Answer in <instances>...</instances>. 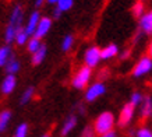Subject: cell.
Segmentation results:
<instances>
[{"instance_id": "cell-1", "label": "cell", "mask_w": 152, "mask_h": 137, "mask_svg": "<svg viewBox=\"0 0 152 137\" xmlns=\"http://www.w3.org/2000/svg\"><path fill=\"white\" fill-rule=\"evenodd\" d=\"M115 124H116L115 115L112 113V112H109V110H105L101 115H98V118L94 122L92 129L96 136H102L105 133H109L112 130H115Z\"/></svg>"}, {"instance_id": "cell-2", "label": "cell", "mask_w": 152, "mask_h": 137, "mask_svg": "<svg viewBox=\"0 0 152 137\" xmlns=\"http://www.w3.org/2000/svg\"><path fill=\"white\" fill-rule=\"evenodd\" d=\"M91 77H92V68L84 66V67H81L77 73L74 74L73 80H71V85L75 90H84V88H87Z\"/></svg>"}, {"instance_id": "cell-3", "label": "cell", "mask_w": 152, "mask_h": 137, "mask_svg": "<svg viewBox=\"0 0 152 137\" xmlns=\"http://www.w3.org/2000/svg\"><path fill=\"white\" fill-rule=\"evenodd\" d=\"M134 115H135V108H134L130 102L124 104L121 110L119 113V119H117V124L120 127H127L134 119Z\"/></svg>"}, {"instance_id": "cell-4", "label": "cell", "mask_w": 152, "mask_h": 137, "mask_svg": "<svg viewBox=\"0 0 152 137\" xmlns=\"http://www.w3.org/2000/svg\"><path fill=\"white\" fill-rule=\"evenodd\" d=\"M152 71V59L149 56H144L137 62V64L133 68V77L140 78L145 74Z\"/></svg>"}, {"instance_id": "cell-5", "label": "cell", "mask_w": 152, "mask_h": 137, "mask_svg": "<svg viewBox=\"0 0 152 137\" xmlns=\"http://www.w3.org/2000/svg\"><path fill=\"white\" fill-rule=\"evenodd\" d=\"M106 92V85L102 81H96L91 84L85 91V101L87 102H94L96 101L99 96H102Z\"/></svg>"}, {"instance_id": "cell-6", "label": "cell", "mask_w": 152, "mask_h": 137, "mask_svg": "<svg viewBox=\"0 0 152 137\" xmlns=\"http://www.w3.org/2000/svg\"><path fill=\"white\" fill-rule=\"evenodd\" d=\"M23 20H24V9L21 4H15L11 10V14H10L9 18V27L14 28L18 31L20 28H23Z\"/></svg>"}, {"instance_id": "cell-7", "label": "cell", "mask_w": 152, "mask_h": 137, "mask_svg": "<svg viewBox=\"0 0 152 137\" xmlns=\"http://www.w3.org/2000/svg\"><path fill=\"white\" fill-rule=\"evenodd\" d=\"M84 62H85V66L89 68L96 67L101 62V49L98 46L88 48L85 50V55H84Z\"/></svg>"}, {"instance_id": "cell-8", "label": "cell", "mask_w": 152, "mask_h": 137, "mask_svg": "<svg viewBox=\"0 0 152 137\" xmlns=\"http://www.w3.org/2000/svg\"><path fill=\"white\" fill-rule=\"evenodd\" d=\"M52 24H53L52 18H49V17H41V20H39V23H38L37 29H35V32H34L32 37L38 38V39L45 38L48 35V32L50 31Z\"/></svg>"}, {"instance_id": "cell-9", "label": "cell", "mask_w": 152, "mask_h": 137, "mask_svg": "<svg viewBox=\"0 0 152 137\" xmlns=\"http://www.w3.org/2000/svg\"><path fill=\"white\" fill-rule=\"evenodd\" d=\"M17 87V77L13 76V74H7L3 81H1V85H0V91L3 95H10L11 92L15 90Z\"/></svg>"}, {"instance_id": "cell-10", "label": "cell", "mask_w": 152, "mask_h": 137, "mask_svg": "<svg viewBox=\"0 0 152 137\" xmlns=\"http://www.w3.org/2000/svg\"><path fill=\"white\" fill-rule=\"evenodd\" d=\"M39 20H41V13L39 11H32L31 15L28 17V21L25 24V27H24V31H25V34H27L28 37H32L34 35Z\"/></svg>"}, {"instance_id": "cell-11", "label": "cell", "mask_w": 152, "mask_h": 137, "mask_svg": "<svg viewBox=\"0 0 152 137\" xmlns=\"http://www.w3.org/2000/svg\"><path fill=\"white\" fill-rule=\"evenodd\" d=\"M140 118L141 120H148L152 118V96L147 95L140 104Z\"/></svg>"}, {"instance_id": "cell-12", "label": "cell", "mask_w": 152, "mask_h": 137, "mask_svg": "<svg viewBox=\"0 0 152 137\" xmlns=\"http://www.w3.org/2000/svg\"><path fill=\"white\" fill-rule=\"evenodd\" d=\"M77 123H78V118H77L75 115H69V116L66 118V120H64V123H63V126H61V129H60V136L61 137L69 136L70 133L75 129Z\"/></svg>"}, {"instance_id": "cell-13", "label": "cell", "mask_w": 152, "mask_h": 137, "mask_svg": "<svg viewBox=\"0 0 152 137\" xmlns=\"http://www.w3.org/2000/svg\"><path fill=\"white\" fill-rule=\"evenodd\" d=\"M140 28L145 35H151L152 34V10L148 13H144L140 17Z\"/></svg>"}, {"instance_id": "cell-14", "label": "cell", "mask_w": 152, "mask_h": 137, "mask_svg": "<svg viewBox=\"0 0 152 137\" xmlns=\"http://www.w3.org/2000/svg\"><path fill=\"white\" fill-rule=\"evenodd\" d=\"M117 55H119V46L116 43H109V45H106L105 48L101 49V60L113 59Z\"/></svg>"}, {"instance_id": "cell-15", "label": "cell", "mask_w": 152, "mask_h": 137, "mask_svg": "<svg viewBox=\"0 0 152 137\" xmlns=\"http://www.w3.org/2000/svg\"><path fill=\"white\" fill-rule=\"evenodd\" d=\"M46 53H48V48L46 45H43L42 43L41 48L37 50V52H34L32 53V57H31V63L34 64V66H39V64L45 60V57H46Z\"/></svg>"}, {"instance_id": "cell-16", "label": "cell", "mask_w": 152, "mask_h": 137, "mask_svg": "<svg viewBox=\"0 0 152 137\" xmlns=\"http://www.w3.org/2000/svg\"><path fill=\"white\" fill-rule=\"evenodd\" d=\"M4 68H6V73L7 74H13V76H15V74L20 71V68H21V63H20V60L13 55L9 59V62L6 63Z\"/></svg>"}, {"instance_id": "cell-17", "label": "cell", "mask_w": 152, "mask_h": 137, "mask_svg": "<svg viewBox=\"0 0 152 137\" xmlns=\"http://www.w3.org/2000/svg\"><path fill=\"white\" fill-rule=\"evenodd\" d=\"M11 118H13L11 110L4 109V110H1V112H0V133H3V132H6V130H7Z\"/></svg>"}, {"instance_id": "cell-18", "label": "cell", "mask_w": 152, "mask_h": 137, "mask_svg": "<svg viewBox=\"0 0 152 137\" xmlns=\"http://www.w3.org/2000/svg\"><path fill=\"white\" fill-rule=\"evenodd\" d=\"M13 56V50L10 45H3L0 46V67H4L6 63L9 62V59Z\"/></svg>"}, {"instance_id": "cell-19", "label": "cell", "mask_w": 152, "mask_h": 137, "mask_svg": "<svg viewBox=\"0 0 152 137\" xmlns=\"http://www.w3.org/2000/svg\"><path fill=\"white\" fill-rule=\"evenodd\" d=\"M42 42L41 39H38L35 37H29L28 38V42H27V50L29 53H34V52H37L39 48H41Z\"/></svg>"}, {"instance_id": "cell-20", "label": "cell", "mask_w": 152, "mask_h": 137, "mask_svg": "<svg viewBox=\"0 0 152 137\" xmlns=\"http://www.w3.org/2000/svg\"><path fill=\"white\" fill-rule=\"evenodd\" d=\"M28 35L25 34V31H24V27L20 28L18 31H17V34H15V37H14V42L17 43L18 46H23V45H27L28 42Z\"/></svg>"}, {"instance_id": "cell-21", "label": "cell", "mask_w": 152, "mask_h": 137, "mask_svg": "<svg viewBox=\"0 0 152 137\" xmlns=\"http://www.w3.org/2000/svg\"><path fill=\"white\" fill-rule=\"evenodd\" d=\"M34 94H35V88L31 85V87H28L25 91L23 92V95H21V98H20V105H27L29 101L32 99Z\"/></svg>"}, {"instance_id": "cell-22", "label": "cell", "mask_w": 152, "mask_h": 137, "mask_svg": "<svg viewBox=\"0 0 152 137\" xmlns=\"http://www.w3.org/2000/svg\"><path fill=\"white\" fill-rule=\"evenodd\" d=\"M28 130H29V126H28V123L23 122V123H20L18 126L15 127L13 137H28Z\"/></svg>"}, {"instance_id": "cell-23", "label": "cell", "mask_w": 152, "mask_h": 137, "mask_svg": "<svg viewBox=\"0 0 152 137\" xmlns=\"http://www.w3.org/2000/svg\"><path fill=\"white\" fill-rule=\"evenodd\" d=\"M73 6H74V0H59L56 3V9L60 10L61 13H66V11L71 10Z\"/></svg>"}, {"instance_id": "cell-24", "label": "cell", "mask_w": 152, "mask_h": 137, "mask_svg": "<svg viewBox=\"0 0 152 137\" xmlns=\"http://www.w3.org/2000/svg\"><path fill=\"white\" fill-rule=\"evenodd\" d=\"M145 13V4H144L142 0H138V1H135L133 6V14L134 17H137V18H140L142 14Z\"/></svg>"}, {"instance_id": "cell-25", "label": "cell", "mask_w": 152, "mask_h": 137, "mask_svg": "<svg viewBox=\"0 0 152 137\" xmlns=\"http://www.w3.org/2000/svg\"><path fill=\"white\" fill-rule=\"evenodd\" d=\"M74 45V37L73 35H66L64 38H63V41H61V50L63 52H69L71 48H73Z\"/></svg>"}, {"instance_id": "cell-26", "label": "cell", "mask_w": 152, "mask_h": 137, "mask_svg": "<svg viewBox=\"0 0 152 137\" xmlns=\"http://www.w3.org/2000/svg\"><path fill=\"white\" fill-rule=\"evenodd\" d=\"M144 99V95L141 94V92L138 91H135L131 94V96H130V104L134 106V108H137V106H140V104L142 102Z\"/></svg>"}, {"instance_id": "cell-27", "label": "cell", "mask_w": 152, "mask_h": 137, "mask_svg": "<svg viewBox=\"0 0 152 137\" xmlns=\"http://www.w3.org/2000/svg\"><path fill=\"white\" fill-rule=\"evenodd\" d=\"M135 137H152V129L147 127V126H141L134 132Z\"/></svg>"}, {"instance_id": "cell-28", "label": "cell", "mask_w": 152, "mask_h": 137, "mask_svg": "<svg viewBox=\"0 0 152 137\" xmlns=\"http://www.w3.org/2000/svg\"><path fill=\"white\" fill-rule=\"evenodd\" d=\"M80 137H96V134L94 132L92 126H85V127L83 129L81 134H80Z\"/></svg>"}, {"instance_id": "cell-29", "label": "cell", "mask_w": 152, "mask_h": 137, "mask_svg": "<svg viewBox=\"0 0 152 137\" xmlns=\"http://www.w3.org/2000/svg\"><path fill=\"white\" fill-rule=\"evenodd\" d=\"M99 137H117V133H116L115 130H112V132L105 133V134H102V136H99Z\"/></svg>"}, {"instance_id": "cell-30", "label": "cell", "mask_w": 152, "mask_h": 137, "mask_svg": "<svg viewBox=\"0 0 152 137\" xmlns=\"http://www.w3.org/2000/svg\"><path fill=\"white\" fill-rule=\"evenodd\" d=\"M61 11H60V10H57V9H55V11H53V18L55 20H59L60 17H61Z\"/></svg>"}, {"instance_id": "cell-31", "label": "cell", "mask_w": 152, "mask_h": 137, "mask_svg": "<svg viewBox=\"0 0 152 137\" xmlns=\"http://www.w3.org/2000/svg\"><path fill=\"white\" fill-rule=\"evenodd\" d=\"M43 3H45V0H35V9H41L42 6H43Z\"/></svg>"}, {"instance_id": "cell-32", "label": "cell", "mask_w": 152, "mask_h": 137, "mask_svg": "<svg viewBox=\"0 0 152 137\" xmlns=\"http://www.w3.org/2000/svg\"><path fill=\"white\" fill-rule=\"evenodd\" d=\"M130 53H131V52L127 49V50H124V52L121 53V56H120V57H121V59H129V57H130Z\"/></svg>"}, {"instance_id": "cell-33", "label": "cell", "mask_w": 152, "mask_h": 137, "mask_svg": "<svg viewBox=\"0 0 152 137\" xmlns=\"http://www.w3.org/2000/svg\"><path fill=\"white\" fill-rule=\"evenodd\" d=\"M148 56L152 59V41L149 42V45H148Z\"/></svg>"}, {"instance_id": "cell-34", "label": "cell", "mask_w": 152, "mask_h": 137, "mask_svg": "<svg viewBox=\"0 0 152 137\" xmlns=\"http://www.w3.org/2000/svg\"><path fill=\"white\" fill-rule=\"evenodd\" d=\"M46 1L49 3V4H56V3H57L59 0H46Z\"/></svg>"}, {"instance_id": "cell-35", "label": "cell", "mask_w": 152, "mask_h": 137, "mask_svg": "<svg viewBox=\"0 0 152 137\" xmlns=\"http://www.w3.org/2000/svg\"><path fill=\"white\" fill-rule=\"evenodd\" d=\"M41 137H50V134H49V133H45V134H42Z\"/></svg>"}]
</instances>
